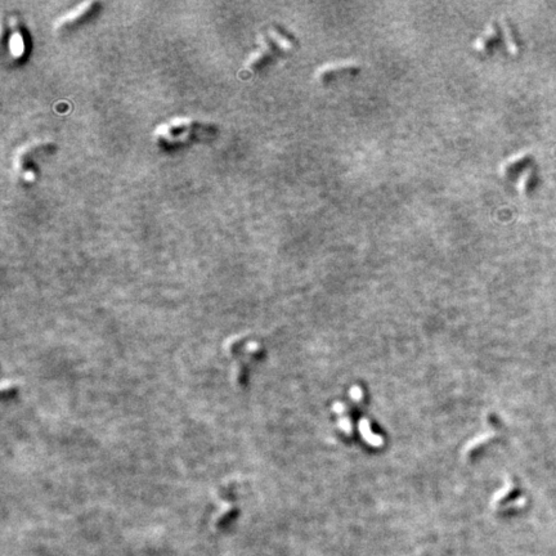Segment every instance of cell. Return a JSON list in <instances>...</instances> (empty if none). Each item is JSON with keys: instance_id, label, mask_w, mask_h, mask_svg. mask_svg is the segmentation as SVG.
<instances>
[{"instance_id": "cell-1", "label": "cell", "mask_w": 556, "mask_h": 556, "mask_svg": "<svg viewBox=\"0 0 556 556\" xmlns=\"http://www.w3.org/2000/svg\"><path fill=\"white\" fill-rule=\"evenodd\" d=\"M194 127H196V124L189 118L177 117L160 125L154 134L158 141H163L164 143H182L191 137Z\"/></svg>"}, {"instance_id": "cell-2", "label": "cell", "mask_w": 556, "mask_h": 556, "mask_svg": "<svg viewBox=\"0 0 556 556\" xmlns=\"http://www.w3.org/2000/svg\"><path fill=\"white\" fill-rule=\"evenodd\" d=\"M97 7V3H93V2H84V3H80L79 6H76L75 8L71 9L70 12L62 16L58 21H57V27L62 28L66 27V26H71L73 23L79 22V20L85 18L87 16H89V13H92V11H94V8Z\"/></svg>"}, {"instance_id": "cell-3", "label": "cell", "mask_w": 556, "mask_h": 556, "mask_svg": "<svg viewBox=\"0 0 556 556\" xmlns=\"http://www.w3.org/2000/svg\"><path fill=\"white\" fill-rule=\"evenodd\" d=\"M259 44H260V48L254 51L253 53L249 56V58L246 59V62H245V70L253 71L256 66L260 65L263 59L267 58V57L272 53V47H270V43L267 37L260 35V36H259Z\"/></svg>"}, {"instance_id": "cell-4", "label": "cell", "mask_w": 556, "mask_h": 556, "mask_svg": "<svg viewBox=\"0 0 556 556\" xmlns=\"http://www.w3.org/2000/svg\"><path fill=\"white\" fill-rule=\"evenodd\" d=\"M9 26H12V34L9 36V51H11L12 56L18 58L23 54L25 51V44H23V37L21 34L20 28H18L16 21L12 20L9 22Z\"/></svg>"}, {"instance_id": "cell-5", "label": "cell", "mask_w": 556, "mask_h": 556, "mask_svg": "<svg viewBox=\"0 0 556 556\" xmlns=\"http://www.w3.org/2000/svg\"><path fill=\"white\" fill-rule=\"evenodd\" d=\"M358 67L357 61H351V59H343V61H335V62H327L325 65L320 66L317 68V72L315 75L318 77H325L329 73L335 72V71L339 70H345V68H355Z\"/></svg>"}, {"instance_id": "cell-6", "label": "cell", "mask_w": 556, "mask_h": 556, "mask_svg": "<svg viewBox=\"0 0 556 556\" xmlns=\"http://www.w3.org/2000/svg\"><path fill=\"white\" fill-rule=\"evenodd\" d=\"M496 37H497V28H496V26H494L493 23H489V25L486 27V30H484L483 32L476 37V40H475L474 43H472V47H474L476 51L484 52L487 49V47H488L489 43H491L493 39H496Z\"/></svg>"}, {"instance_id": "cell-7", "label": "cell", "mask_w": 556, "mask_h": 556, "mask_svg": "<svg viewBox=\"0 0 556 556\" xmlns=\"http://www.w3.org/2000/svg\"><path fill=\"white\" fill-rule=\"evenodd\" d=\"M268 35H269L270 39H272L273 42H274L275 44L280 47V48L285 49V51H290V49L294 47V44H292L291 40H290L287 36H285V35L281 32V31L277 30V28H269V31H268Z\"/></svg>"}, {"instance_id": "cell-8", "label": "cell", "mask_w": 556, "mask_h": 556, "mask_svg": "<svg viewBox=\"0 0 556 556\" xmlns=\"http://www.w3.org/2000/svg\"><path fill=\"white\" fill-rule=\"evenodd\" d=\"M501 25H502L503 36H505V42H506V44H507V48L510 49L512 53H517V51H518L517 43H515L514 36H512L511 28H510V26H508L507 21H506L505 18H502V21H501Z\"/></svg>"}]
</instances>
